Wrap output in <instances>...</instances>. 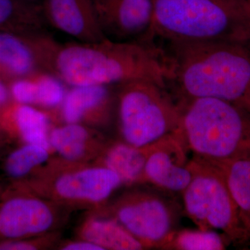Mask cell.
Wrapping results in <instances>:
<instances>
[{
	"mask_svg": "<svg viewBox=\"0 0 250 250\" xmlns=\"http://www.w3.org/2000/svg\"><path fill=\"white\" fill-rule=\"evenodd\" d=\"M58 205L34 191L9 197L0 206V238L23 239L49 234L61 221Z\"/></svg>",
	"mask_w": 250,
	"mask_h": 250,
	"instance_id": "cell-9",
	"label": "cell"
},
{
	"mask_svg": "<svg viewBox=\"0 0 250 250\" xmlns=\"http://www.w3.org/2000/svg\"><path fill=\"white\" fill-rule=\"evenodd\" d=\"M105 213L121 224L145 249H161L176 231V210L156 192L139 190L125 194Z\"/></svg>",
	"mask_w": 250,
	"mask_h": 250,
	"instance_id": "cell-8",
	"label": "cell"
},
{
	"mask_svg": "<svg viewBox=\"0 0 250 250\" xmlns=\"http://www.w3.org/2000/svg\"><path fill=\"white\" fill-rule=\"evenodd\" d=\"M50 152L41 146L26 144L9 154L5 161V171L12 178H22L47 162Z\"/></svg>",
	"mask_w": 250,
	"mask_h": 250,
	"instance_id": "cell-23",
	"label": "cell"
},
{
	"mask_svg": "<svg viewBox=\"0 0 250 250\" xmlns=\"http://www.w3.org/2000/svg\"><path fill=\"white\" fill-rule=\"evenodd\" d=\"M212 163V162H211ZM225 175L248 241L250 240V158L214 163Z\"/></svg>",
	"mask_w": 250,
	"mask_h": 250,
	"instance_id": "cell-19",
	"label": "cell"
},
{
	"mask_svg": "<svg viewBox=\"0 0 250 250\" xmlns=\"http://www.w3.org/2000/svg\"><path fill=\"white\" fill-rule=\"evenodd\" d=\"M149 146L134 147L122 141L106 143L96 164L116 172L124 185L144 182V169Z\"/></svg>",
	"mask_w": 250,
	"mask_h": 250,
	"instance_id": "cell-17",
	"label": "cell"
},
{
	"mask_svg": "<svg viewBox=\"0 0 250 250\" xmlns=\"http://www.w3.org/2000/svg\"><path fill=\"white\" fill-rule=\"evenodd\" d=\"M116 88L122 141L144 148L178 132L180 108L167 87L149 81H134Z\"/></svg>",
	"mask_w": 250,
	"mask_h": 250,
	"instance_id": "cell-5",
	"label": "cell"
},
{
	"mask_svg": "<svg viewBox=\"0 0 250 250\" xmlns=\"http://www.w3.org/2000/svg\"><path fill=\"white\" fill-rule=\"evenodd\" d=\"M49 139L52 150L65 162L75 164L98 158L106 144L97 130L79 123H62L52 127Z\"/></svg>",
	"mask_w": 250,
	"mask_h": 250,
	"instance_id": "cell-15",
	"label": "cell"
},
{
	"mask_svg": "<svg viewBox=\"0 0 250 250\" xmlns=\"http://www.w3.org/2000/svg\"><path fill=\"white\" fill-rule=\"evenodd\" d=\"M52 233L36 238L4 240L0 242V250H34L45 248L52 241Z\"/></svg>",
	"mask_w": 250,
	"mask_h": 250,
	"instance_id": "cell-24",
	"label": "cell"
},
{
	"mask_svg": "<svg viewBox=\"0 0 250 250\" xmlns=\"http://www.w3.org/2000/svg\"><path fill=\"white\" fill-rule=\"evenodd\" d=\"M188 151L179 131L149 146L144 182L166 191L182 193L192 179Z\"/></svg>",
	"mask_w": 250,
	"mask_h": 250,
	"instance_id": "cell-12",
	"label": "cell"
},
{
	"mask_svg": "<svg viewBox=\"0 0 250 250\" xmlns=\"http://www.w3.org/2000/svg\"><path fill=\"white\" fill-rule=\"evenodd\" d=\"M53 166L31 184L32 191L62 206L100 207L124 185L121 177L100 164Z\"/></svg>",
	"mask_w": 250,
	"mask_h": 250,
	"instance_id": "cell-7",
	"label": "cell"
},
{
	"mask_svg": "<svg viewBox=\"0 0 250 250\" xmlns=\"http://www.w3.org/2000/svg\"><path fill=\"white\" fill-rule=\"evenodd\" d=\"M10 95L9 87L0 79V108L4 107L9 103Z\"/></svg>",
	"mask_w": 250,
	"mask_h": 250,
	"instance_id": "cell-26",
	"label": "cell"
},
{
	"mask_svg": "<svg viewBox=\"0 0 250 250\" xmlns=\"http://www.w3.org/2000/svg\"><path fill=\"white\" fill-rule=\"evenodd\" d=\"M106 39L116 41H153V0H93Z\"/></svg>",
	"mask_w": 250,
	"mask_h": 250,
	"instance_id": "cell-11",
	"label": "cell"
},
{
	"mask_svg": "<svg viewBox=\"0 0 250 250\" xmlns=\"http://www.w3.org/2000/svg\"><path fill=\"white\" fill-rule=\"evenodd\" d=\"M103 213L90 215L85 219L79 229V238L95 243L103 250L145 249L117 220Z\"/></svg>",
	"mask_w": 250,
	"mask_h": 250,
	"instance_id": "cell-16",
	"label": "cell"
},
{
	"mask_svg": "<svg viewBox=\"0 0 250 250\" xmlns=\"http://www.w3.org/2000/svg\"><path fill=\"white\" fill-rule=\"evenodd\" d=\"M59 43L45 31L34 34L0 31V71L14 80L43 70L52 72Z\"/></svg>",
	"mask_w": 250,
	"mask_h": 250,
	"instance_id": "cell-10",
	"label": "cell"
},
{
	"mask_svg": "<svg viewBox=\"0 0 250 250\" xmlns=\"http://www.w3.org/2000/svg\"><path fill=\"white\" fill-rule=\"evenodd\" d=\"M177 101L179 136L194 156L212 163L250 158V110L211 98Z\"/></svg>",
	"mask_w": 250,
	"mask_h": 250,
	"instance_id": "cell-4",
	"label": "cell"
},
{
	"mask_svg": "<svg viewBox=\"0 0 250 250\" xmlns=\"http://www.w3.org/2000/svg\"><path fill=\"white\" fill-rule=\"evenodd\" d=\"M249 1H250V0H249Z\"/></svg>",
	"mask_w": 250,
	"mask_h": 250,
	"instance_id": "cell-28",
	"label": "cell"
},
{
	"mask_svg": "<svg viewBox=\"0 0 250 250\" xmlns=\"http://www.w3.org/2000/svg\"><path fill=\"white\" fill-rule=\"evenodd\" d=\"M189 166L192 179L182 192L189 218L200 229L223 231L230 243L248 241L220 166L195 156Z\"/></svg>",
	"mask_w": 250,
	"mask_h": 250,
	"instance_id": "cell-6",
	"label": "cell"
},
{
	"mask_svg": "<svg viewBox=\"0 0 250 250\" xmlns=\"http://www.w3.org/2000/svg\"><path fill=\"white\" fill-rule=\"evenodd\" d=\"M230 243L225 235L214 230L174 231L161 249L177 250H222Z\"/></svg>",
	"mask_w": 250,
	"mask_h": 250,
	"instance_id": "cell-21",
	"label": "cell"
},
{
	"mask_svg": "<svg viewBox=\"0 0 250 250\" xmlns=\"http://www.w3.org/2000/svg\"><path fill=\"white\" fill-rule=\"evenodd\" d=\"M46 23L81 42H95L104 35L93 0H43Z\"/></svg>",
	"mask_w": 250,
	"mask_h": 250,
	"instance_id": "cell-14",
	"label": "cell"
},
{
	"mask_svg": "<svg viewBox=\"0 0 250 250\" xmlns=\"http://www.w3.org/2000/svg\"><path fill=\"white\" fill-rule=\"evenodd\" d=\"M61 250H103L100 247L95 243L80 239L75 241L67 242L60 247Z\"/></svg>",
	"mask_w": 250,
	"mask_h": 250,
	"instance_id": "cell-25",
	"label": "cell"
},
{
	"mask_svg": "<svg viewBox=\"0 0 250 250\" xmlns=\"http://www.w3.org/2000/svg\"><path fill=\"white\" fill-rule=\"evenodd\" d=\"M9 113L11 124L26 144L41 146L52 152L49 136L53 118L50 112L16 103Z\"/></svg>",
	"mask_w": 250,
	"mask_h": 250,
	"instance_id": "cell-18",
	"label": "cell"
},
{
	"mask_svg": "<svg viewBox=\"0 0 250 250\" xmlns=\"http://www.w3.org/2000/svg\"><path fill=\"white\" fill-rule=\"evenodd\" d=\"M116 88L111 85L70 86L59 109L62 123H79L91 127L104 126L116 107Z\"/></svg>",
	"mask_w": 250,
	"mask_h": 250,
	"instance_id": "cell-13",
	"label": "cell"
},
{
	"mask_svg": "<svg viewBox=\"0 0 250 250\" xmlns=\"http://www.w3.org/2000/svg\"><path fill=\"white\" fill-rule=\"evenodd\" d=\"M17 24L25 34L44 31L46 21L41 3L22 0H0V31Z\"/></svg>",
	"mask_w": 250,
	"mask_h": 250,
	"instance_id": "cell-20",
	"label": "cell"
},
{
	"mask_svg": "<svg viewBox=\"0 0 250 250\" xmlns=\"http://www.w3.org/2000/svg\"><path fill=\"white\" fill-rule=\"evenodd\" d=\"M52 72L67 86H118L134 81H149L168 87L172 62L167 50L153 41L59 43Z\"/></svg>",
	"mask_w": 250,
	"mask_h": 250,
	"instance_id": "cell-1",
	"label": "cell"
},
{
	"mask_svg": "<svg viewBox=\"0 0 250 250\" xmlns=\"http://www.w3.org/2000/svg\"><path fill=\"white\" fill-rule=\"evenodd\" d=\"M154 37L168 43L250 42L249 0H153Z\"/></svg>",
	"mask_w": 250,
	"mask_h": 250,
	"instance_id": "cell-3",
	"label": "cell"
},
{
	"mask_svg": "<svg viewBox=\"0 0 250 250\" xmlns=\"http://www.w3.org/2000/svg\"><path fill=\"white\" fill-rule=\"evenodd\" d=\"M176 100L219 99L250 110V42L168 43Z\"/></svg>",
	"mask_w": 250,
	"mask_h": 250,
	"instance_id": "cell-2",
	"label": "cell"
},
{
	"mask_svg": "<svg viewBox=\"0 0 250 250\" xmlns=\"http://www.w3.org/2000/svg\"><path fill=\"white\" fill-rule=\"evenodd\" d=\"M32 76L35 82V106L50 113L57 111L69 86L54 72L43 70L32 74Z\"/></svg>",
	"mask_w": 250,
	"mask_h": 250,
	"instance_id": "cell-22",
	"label": "cell"
},
{
	"mask_svg": "<svg viewBox=\"0 0 250 250\" xmlns=\"http://www.w3.org/2000/svg\"><path fill=\"white\" fill-rule=\"evenodd\" d=\"M22 1L29 3H41L40 1H39V0H22Z\"/></svg>",
	"mask_w": 250,
	"mask_h": 250,
	"instance_id": "cell-27",
	"label": "cell"
}]
</instances>
